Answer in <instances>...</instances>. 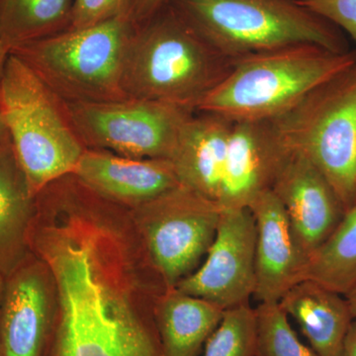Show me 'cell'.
Returning a JSON list of instances; mask_svg holds the SVG:
<instances>
[{"mask_svg": "<svg viewBox=\"0 0 356 356\" xmlns=\"http://www.w3.org/2000/svg\"><path fill=\"white\" fill-rule=\"evenodd\" d=\"M255 238L254 218L248 208L222 209L205 261L175 287L224 311L250 304L257 285Z\"/></svg>", "mask_w": 356, "mask_h": 356, "instance_id": "obj_9", "label": "cell"}, {"mask_svg": "<svg viewBox=\"0 0 356 356\" xmlns=\"http://www.w3.org/2000/svg\"><path fill=\"white\" fill-rule=\"evenodd\" d=\"M67 106L86 149L133 159H172L182 129L194 113L166 103L131 97L67 103Z\"/></svg>", "mask_w": 356, "mask_h": 356, "instance_id": "obj_8", "label": "cell"}, {"mask_svg": "<svg viewBox=\"0 0 356 356\" xmlns=\"http://www.w3.org/2000/svg\"><path fill=\"white\" fill-rule=\"evenodd\" d=\"M348 34L356 44V0H299Z\"/></svg>", "mask_w": 356, "mask_h": 356, "instance_id": "obj_24", "label": "cell"}, {"mask_svg": "<svg viewBox=\"0 0 356 356\" xmlns=\"http://www.w3.org/2000/svg\"><path fill=\"white\" fill-rule=\"evenodd\" d=\"M222 315L209 301L168 288L154 307L161 356H197Z\"/></svg>", "mask_w": 356, "mask_h": 356, "instance_id": "obj_18", "label": "cell"}, {"mask_svg": "<svg viewBox=\"0 0 356 356\" xmlns=\"http://www.w3.org/2000/svg\"><path fill=\"white\" fill-rule=\"evenodd\" d=\"M131 3L132 0H74L70 29L88 28L129 15Z\"/></svg>", "mask_w": 356, "mask_h": 356, "instance_id": "obj_23", "label": "cell"}, {"mask_svg": "<svg viewBox=\"0 0 356 356\" xmlns=\"http://www.w3.org/2000/svg\"><path fill=\"white\" fill-rule=\"evenodd\" d=\"M288 317L298 323L311 348L320 356H341L343 339L353 316L343 295L302 280L280 301Z\"/></svg>", "mask_w": 356, "mask_h": 356, "instance_id": "obj_17", "label": "cell"}, {"mask_svg": "<svg viewBox=\"0 0 356 356\" xmlns=\"http://www.w3.org/2000/svg\"><path fill=\"white\" fill-rule=\"evenodd\" d=\"M0 116L36 195L76 170L86 147L67 103L11 53L0 81Z\"/></svg>", "mask_w": 356, "mask_h": 356, "instance_id": "obj_4", "label": "cell"}, {"mask_svg": "<svg viewBox=\"0 0 356 356\" xmlns=\"http://www.w3.org/2000/svg\"><path fill=\"white\" fill-rule=\"evenodd\" d=\"M290 156L270 121H233L218 203L222 209L248 208L273 189Z\"/></svg>", "mask_w": 356, "mask_h": 356, "instance_id": "obj_12", "label": "cell"}, {"mask_svg": "<svg viewBox=\"0 0 356 356\" xmlns=\"http://www.w3.org/2000/svg\"><path fill=\"white\" fill-rule=\"evenodd\" d=\"M233 121L195 112L185 123L170 161L180 184L218 202Z\"/></svg>", "mask_w": 356, "mask_h": 356, "instance_id": "obj_15", "label": "cell"}, {"mask_svg": "<svg viewBox=\"0 0 356 356\" xmlns=\"http://www.w3.org/2000/svg\"><path fill=\"white\" fill-rule=\"evenodd\" d=\"M257 315L255 356H320L293 331L288 315L277 303H259Z\"/></svg>", "mask_w": 356, "mask_h": 356, "instance_id": "obj_21", "label": "cell"}, {"mask_svg": "<svg viewBox=\"0 0 356 356\" xmlns=\"http://www.w3.org/2000/svg\"><path fill=\"white\" fill-rule=\"evenodd\" d=\"M341 356H356V318H353L346 332Z\"/></svg>", "mask_w": 356, "mask_h": 356, "instance_id": "obj_26", "label": "cell"}, {"mask_svg": "<svg viewBox=\"0 0 356 356\" xmlns=\"http://www.w3.org/2000/svg\"><path fill=\"white\" fill-rule=\"evenodd\" d=\"M36 208L32 191L8 136L0 140V275L30 254L28 235Z\"/></svg>", "mask_w": 356, "mask_h": 356, "instance_id": "obj_16", "label": "cell"}, {"mask_svg": "<svg viewBox=\"0 0 356 356\" xmlns=\"http://www.w3.org/2000/svg\"><path fill=\"white\" fill-rule=\"evenodd\" d=\"M102 197L134 210L179 186L170 159H133L86 149L74 172Z\"/></svg>", "mask_w": 356, "mask_h": 356, "instance_id": "obj_13", "label": "cell"}, {"mask_svg": "<svg viewBox=\"0 0 356 356\" xmlns=\"http://www.w3.org/2000/svg\"><path fill=\"white\" fill-rule=\"evenodd\" d=\"M9 56H10V49L0 40V81H1L2 76H3L4 69H6Z\"/></svg>", "mask_w": 356, "mask_h": 356, "instance_id": "obj_27", "label": "cell"}, {"mask_svg": "<svg viewBox=\"0 0 356 356\" xmlns=\"http://www.w3.org/2000/svg\"><path fill=\"white\" fill-rule=\"evenodd\" d=\"M170 6L231 60L306 44L350 51L337 25L299 0H173Z\"/></svg>", "mask_w": 356, "mask_h": 356, "instance_id": "obj_3", "label": "cell"}, {"mask_svg": "<svg viewBox=\"0 0 356 356\" xmlns=\"http://www.w3.org/2000/svg\"><path fill=\"white\" fill-rule=\"evenodd\" d=\"M302 280H312L341 295L356 284V203L332 236L307 261Z\"/></svg>", "mask_w": 356, "mask_h": 356, "instance_id": "obj_20", "label": "cell"}, {"mask_svg": "<svg viewBox=\"0 0 356 356\" xmlns=\"http://www.w3.org/2000/svg\"><path fill=\"white\" fill-rule=\"evenodd\" d=\"M172 1L173 0H132L129 15L136 25L140 24L161 9L170 6Z\"/></svg>", "mask_w": 356, "mask_h": 356, "instance_id": "obj_25", "label": "cell"}, {"mask_svg": "<svg viewBox=\"0 0 356 356\" xmlns=\"http://www.w3.org/2000/svg\"><path fill=\"white\" fill-rule=\"evenodd\" d=\"M355 64L356 50L336 53L309 44L236 58L195 112L234 122L273 120Z\"/></svg>", "mask_w": 356, "mask_h": 356, "instance_id": "obj_2", "label": "cell"}, {"mask_svg": "<svg viewBox=\"0 0 356 356\" xmlns=\"http://www.w3.org/2000/svg\"><path fill=\"white\" fill-rule=\"evenodd\" d=\"M7 136H8V134H7L6 125H4L1 116H0V140L4 139Z\"/></svg>", "mask_w": 356, "mask_h": 356, "instance_id": "obj_29", "label": "cell"}, {"mask_svg": "<svg viewBox=\"0 0 356 356\" xmlns=\"http://www.w3.org/2000/svg\"><path fill=\"white\" fill-rule=\"evenodd\" d=\"M222 208L180 184L130 210L152 264L168 288L197 268L216 235Z\"/></svg>", "mask_w": 356, "mask_h": 356, "instance_id": "obj_7", "label": "cell"}, {"mask_svg": "<svg viewBox=\"0 0 356 356\" xmlns=\"http://www.w3.org/2000/svg\"><path fill=\"white\" fill-rule=\"evenodd\" d=\"M233 60L203 39L172 6L136 25L126 56L128 97L194 112L228 74Z\"/></svg>", "mask_w": 356, "mask_h": 356, "instance_id": "obj_1", "label": "cell"}, {"mask_svg": "<svg viewBox=\"0 0 356 356\" xmlns=\"http://www.w3.org/2000/svg\"><path fill=\"white\" fill-rule=\"evenodd\" d=\"M74 0H0V40L13 49L69 30Z\"/></svg>", "mask_w": 356, "mask_h": 356, "instance_id": "obj_19", "label": "cell"}, {"mask_svg": "<svg viewBox=\"0 0 356 356\" xmlns=\"http://www.w3.org/2000/svg\"><path fill=\"white\" fill-rule=\"evenodd\" d=\"M135 28L130 16H120L18 44L10 53L70 104L117 102L130 98L123 76Z\"/></svg>", "mask_w": 356, "mask_h": 356, "instance_id": "obj_5", "label": "cell"}, {"mask_svg": "<svg viewBox=\"0 0 356 356\" xmlns=\"http://www.w3.org/2000/svg\"><path fill=\"white\" fill-rule=\"evenodd\" d=\"M2 288H3V276L0 275V300H1Z\"/></svg>", "mask_w": 356, "mask_h": 356, "instance_id": "obj_30", "label": "cell"}, {"mask_svg": "<svg viewBox=\"0 0 356 356\" xmlns=\"http://www.w3.org/2000/svg\"><path fill=\"white\" fill-rule=\"evenodd\" d=\"M248 208L257 228L254 296L259 303H277L302 281L306 259L295 242L286 211L273 191L262 192Z\"/></svg>", "mask_w": 356, "mask_h": 356, "instance_id": "obj_14", "label": "cell"}, {"mask_svg": "<svg viewBox=\"0 0 356 356\" xmlns=\"http://www.w3.org/2000/svg\"><path fill=\"white\" fill-rule=\"evenodd\" d=\"M206 343L203 356H255V309L245 304L224 311L221 322Z\"/></svg>", "mask_w": 356, "mask_h": 356, "instance_id": "obj_22", "label": "cell"}, {"mask_svg": "<svg viewBox=\"0 0 356 356\" xmlns=\"http://www.w3.org/2000/svg\"><path fill=\"white\" fill-rule=\"evenodd\" d=\"M344 297H346V301H348L353 318H356V284L351 288L350 291L344 295Z\"/></svg>", "mask_w": 356, "mask_h": 356, "instance_id": "obj_28", "label": "cell"}, {"mask_svg": "<svg viewBox=\"0 0 356 356\" xmlns=\"http://www.w3.org/2000/svg\"><path fill=\"white\" fill-rule=\"evenodd\" d=\"M271 191L286 211L295 242L307 264L343 219V203L322 172L297 152H291Z\"/></svg>", "mask_w": 356, "mask_h": 356, "instance_id": "obj_11", "label": "cell"}, {"mask_svg": "<svg viewBox=\"0 0 356 356\" xmlns=\"http://www.w3.org/2000/svg\"><path fill=\"white\" fill-rule=\"evenodd\" d=\"M56 315L50 268L33 252L3 277L0 356H43Z\"/></svg>", "mask_w": 356, "mask_h": 356, "instance_id": "obj_10", "label": "cell"}, {"mask_svg": "<svg viewBox=\"0 0 356 356\" xmlns=\"http://www.w3.org/2000/svg\"><path fill=\"white\" fill-rule=\"evenodd\" d=\"M291 152L327 178L344 209L356 203V64L269 120Z\"/></svg>", "mask_w": 356, "mask_h": 356, "instance_id": "obj_6", "label": "cell"}]
</instances>
